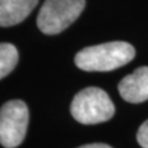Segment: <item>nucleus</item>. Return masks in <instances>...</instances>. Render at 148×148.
Wrapping results in <instances>:
<instances>
[{
	"label": "nucleus",
	"mask_w": 148,
	"mask_h": 148,
	"mask_svg": "<svg viewBox=\"0 0 148 148\" xmlns=\"http://www.w3.org/2000/svg\"><path fill=\"white\" fill-rule=\"evenodd\" d=\"M132 45L123 41L85 47L77 53L75 66L85 72H110L125 66L135 58Z\"/></svg>",
	"instance_id": "nucleus-1"
},
{
	"label": "nucleus",
	"mask_w": 148,
	"mask_h": 148,
	"mask_svg": "<svg viewBox=\"0 0 148 148\" xmlns=\"http://www.w3.org/2000/svg\"><path fill=\"white\" fill-rule=\"evenodd\" d=\"M38 0H0V27L22 22L32 12Z\"/></svg>",
	"instance_id": "nucleus-6"
},
{
	"label": "nucleus",
	"mask_w": 148,
	"mask_h": 148,
	"mask_svg": "<svg viewBox=\"0 0 148 148\" xmlns=\"http://www.w3.org/2000/svg\"><path fill=\"white\" fill-rule=\"evenodd\" d=\"M85 8V0H46L37 15V26L46 35L68 29Z\"/></svg>",
	"instance_id": "nucleus-3"
},
{
	"label": "nucleus",
	"mask_w": 148,
	"mask_h": 148,
	"mask_svg": "<svg viewBox=\"0 0 148 148\" xmlns=\"http://www.w3.org/2000/svg\"><path fill=\"white\" fill-rule=\"evenodd\" d=\"M137 141L143 148H148V120L141 125L137 132Z\"/></svg>",
	"instance_id": "nucleus-8"
},
{
	"label": "nucleus",
	"mask_w": 148,
	"mask_h": 148,
	"mask_svg": "<svg viewBox=\"0 0 148 148\" xmlns=\"http://www.w3.org/2000/svg\"><path fill=\"white\" fill-rule=\"evenodd\" d=\"M18 61L17 49L11 43H0V79L14 71Z\"/></svg>",
	"instance_id": "nucleus-7"
},
{
	"label": "nucleus",
	"mask_w": 148,
	"mask_h": 148,
	"mask_svg": "<svg viewBox=\"0 0 148 148\" xmlns=\"http://www.w3.org/2000/svg\"><path fill=\"white\" fill-rule=\"evenodd\" d=\"M29 109L21 100H10L0 109V143L5 148L20 146L26 136Z\"/></svg>",
	"instance_id": "nucleus-4"
},
{
	"label": "nucleus",
	"mask_w": 148,
	"mask_h": 148,
	"mask_svg": "<svg viewBox=\"0 0 148 148\" xmlns=\"http://www.w3.org/2000/svg\"><path fill=\"white\" fill-rule=\"evenodd\" d=\"M79 148H112V147L104 145V143H91V145H85V146H82Z\"/></svg>",
	"instance_id": "nucleus-9"
},
{
	"label": "nucleus",
	"mask_w": 148,
	"mask_h": 148,
	"mask_svg": "<svg viewBox=\"0 0 148 148\" xmlns=\"http://www.w3.org/2000/svg\"><path fill=\"white\" fill-rule=\"evenodd\" d=\"M119 92L123 100L132 104L148 100V67H140L120 82Z\"/></svg>",
	"instance_id": "nucleus-5"
},
{
	"label": "nucleus",
	"mask_w": 148,
	"mask_h": 148,
	"mask_svg": "<svg viewBox=\"0 0 148 148\" xmlns=\"http://www.w3.org/2000/svg\"><path fill=\"white\" fill-rule=\"evenodd\" d=\"M72 116L84 125L101 123L110 120L115 114V106L108 92L96 86L80 90L74 96L71 105Z\"/></svg>",
	"instance_id": "nucleus-2"
}]
</instances>
